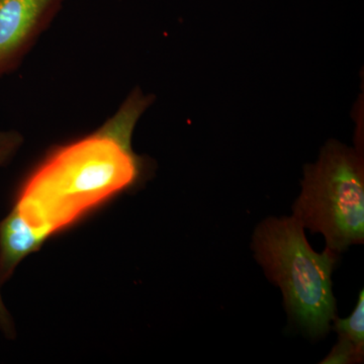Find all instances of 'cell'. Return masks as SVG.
Wrapping results in <instances>:
<instances>
[{
	"mask_svg": "<svg viewBox=\"0 0 364 364\" xmlns=\"http://www.w3.org/2000/svg\"><path fill=\"white\" fill-rule=\"evenodd\" d=\"M153 100L134 90L98 130L53 150L21 186L14 207L53 236L135 186L147 164L134 152L132 136Z\"/></svg>",
	"mask_w": 364,
	"mask_h": 364,
	"instance_id": "1",
	"label": "cell"
},
{
	"mask_svg": "<svg viewBox=\"0 0 364 364\" xmlns=\"http://www.w3.org/2000/svg\"><path fill=\"white\" fill-rule=\"evenodd\" d=\"M294 217H270L254 232L252 249L268 279L284 296L289 320L304 335L322 338L336 317L332 272L338 253L314 251Z\"/></svg>",
	"mask_w": 364,
	"mask_h": 364,
	"instance_id": "2",
	"label": "cell"
},
{
	"mask_svg": "<svg viewBox=\"0 0 364 364\" xmlns=\"http://www.w3.org/2000/svg\"><path fill=\"white\" fill-rule=\"evenodd\" d=\"M294 217L301 226L324 236L336 253L364 241V167L360 150L337 140L306 165Z\"/></svg>",
	"mask_w": 364,
	"mask_h": 364,
	"instance_id": "3",
	"label": "cell"
},
{
	"mask_svg": "<svg viewBox=\"0 0 364 364\" xmlns=\"http://www.w3.org/2000/svg\"><path fill=\"white\" fill-rule=\"evenodd\" d=\"M64 0H0V77L16 70Z\"/></svg>",
	"mask_w": 364,
	"mask_h": 364,
	"instance_id": "4",
	"label": "cell"
},
{
	"mask_svg": "<svg viewBox=\"0 0 364 364\" xmlns=\"http://www.w3.org/2000/svg\"><path fill=\"white\" fill-rule=\"evenodd\" d=\"M49 237L14 207L0 222V284L6 282L21 261L39 250Z\"/></svg>",
	"mask_w": 364,
	"mask_h": 364,
	"instance_id": "5",
	"label": "cell"
},
{
	"mask_svg": "<svg viewBox=\"0 0 364 364\" xmlns=\"http://www.w3.org/2000/svg\"><path fill=\"white\" fill-rule=\"evenodd\" d=\"M332 327L338 333V340L355 347L364 352V291L359 293L358 303L349 317H335Z\"/></svg>",
	"mask_w": 364,
	"mask_h": 364,
	"instance_id": "6",
	"label": "cell"
},
{
	"mask_svg": "<svg viewBox=\"0 0 364 364\" xmlns=\"http://www.w3.org/2000/svg\"><path fill=\"white\" fill-rule=\"evenodd\" d=\"M23 143V136L18 132L0 129V167L6 165L16 155ZM0 329L9 336L13 335V320L2 301L1 294H0Z\"/></svg>",
	"mask_w": 364,
	"mask_h": 364,
	"instance_id": "7",
	"label": "cell"
},
{
	"mask_svg": "<svg viewBox=\"0 0 364 364\" xmlns=\"http://www.w3.org/2000/svg\"><path fill=\"white\" fill-rule=\"evenodd\" d=\"M364 352L359 351L355 347L338 340L333 347L329 355L321 361L326 364H349L363 363Z\"/></svg>",
	"mask_w": 364,
	"mask_h": 364,
	"instance_id": "8",
	"label": "cell"
}]
</instances>
